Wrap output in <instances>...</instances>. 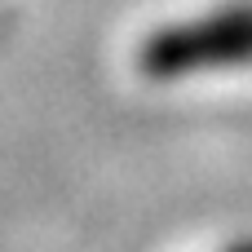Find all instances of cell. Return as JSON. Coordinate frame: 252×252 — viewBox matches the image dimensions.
Segmentation results:
<instances>
[{
  "mask_svg": "<svg viewBox=\"0 0 252 252\" xmlns=\"http://www.w3.org/2000/svg\"><path fill=\"white\" fill-rule=\"evenodd\" d=\"M137 66L151 80H190L230 66H252V0L155 27L137 44Z\"/></svg>",
  "mask_w": 252,
  "mask_h": 252,
  "instance_id": "cell-1",
  "label": "cell"
}]
</instances>
